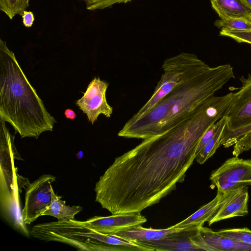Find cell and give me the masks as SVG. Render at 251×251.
Returning a JSON list of instances; mask_svg holds the SVG:
<instances>
[{
	"instance_id": "obj_1",
	"label": "cell",
	"mask_w": 251,
	"mask_h": 251,
	"mask_svg": "<svg viewBox=\"0 0 251 251\" xmlns=\"http://www.w3.org/2000/svg\"><path fill=\"white\" fill-rule=\"evenodd\" d=\"M225 112L210 98L173 128L115 158L96 183V201L112 214L141 212L158 203L184 180L202 135Z\"/></svg>"
},
{
	"instance_id": "obj_2",
	"label": "cell",
	"mask_w": 251,
	"mask_h": 251,
	"mask_svg": "<svg viewBox=\"0 0 251 251\" xmlns=\"http://www.w3.org/2000/svg\"><path fill=\"white\" fill-rule=\"evenodd\" d=\"M234 77L230 64L211 68L202 61L151 110L139 116L133 115L118 135L144 140L162 134L187 119Z\"/></svg>"
},
{
	"instance_id": "obj_3",
	"label": "cell",
	"mask_w": 251,
	"mask_h": 251,
	"mask_svg": "<svg viewBox=\"0 0 251 251\" xmlns=\"http://www.w3.org/2000/svg\"><path fill=\"white\" fill-rule=\"evenodd\" d=\"M0 119L9 123L21 138L37 139L52 131L56 121L46 109L18 63L0 39Z\"/></svg>"
},
{
	"instance_id": "obj_4",
	"label": "cell",
	"mask_w": 251,
	"mask_h": 251,
	"mask_svg": "<svg viewBox=\"0 0 251 251\" xmlns=\"http://www.w3.org/2000/svg\"><path fill=\"white\" fill-rule=\"evenodd\" d=\"M30 233L41 240L59 242L82 251H133L128 247L114 246L115 238L113 234L97 232L75 219L39 224L33 226Z\"/></svg>"
},
{
	"instance_id": "obj_5",
	"label": "cell",
	"mask_w": 251,
	"mask_h": 251,
	"mask_svg": "<svg viewBox=\"0 0 251 251\" xmlns=\"http://www.w3.org/2000/svg\"><path fill=\"white\" fill-rule=\"evenodd\" d=\"M0 123L1 211L13 227L29 236L22 219L19 193L21 189L17 184L19 176L14 163V159L20 156L14 144V136L9 132L5 122L0 119Z\"/></svg>"
},
{
	"instance_id": "obj_6",
	"label": "cell",
	"mask_w": 251,
	"mask_h": 251,
	"mask_svg": "<svg viewBox=\"0 0 251 251\" xmlns=\"http://www.w3.org/2000/svg\"><path fill=\"white\" fill-rule=\"evenodd\" d=\"M242 86L232 93L225 111L226 123L223 131L220 145L225 148L233 146L243 132L251 126V75L240 77Z\"/></svg>"
},
{
	"instance_id": "obj_7",
	"label": "cell",
	"mask_w": 251,
	"mask_h": 251,
	"mask_svg": "<svg viewBox=\"0 0 251 251\" xmlns=\"http://www.w3.org/2000/svg\"><path fill=\"white\" fill-rule=\"evenodd\" d=\"M201 61L196 55L184 52L166 59L162 65L164 73L153 94L134 116H141L151 110Z\"/></svg>"
},
{
	"instance_id": "obj_8",
	"label": "cell",
	"mask_w": 251,
	"mask_h": 251,
	"mask_svg": "<svg viewBox=\"0 0 251 251\" xmlns=\"http://www.w3.org/2000/svg\"><path fill=\"white\" fill-rule=\"evenodd\" d=\"M56 177L45 174L27 185L25 194V205L22 217L25 225H30L43 216L52 200V183Z\"/></svg>"
},
{
	"instance_id": "obj_9",
	"label": "cell",
	"mask_w": 251,
	"mask_h": 251,
	"mask_svg": "<svg viewBox=\"0 0 251 251\" xmlns=\"http://www.w3.org/2000/svg\"><path fill=\"white\" fill-rule=\"evenodd\" d=\"M234 156L226 160L210 176L217 191L225 194L244 185L251 180V159Z\"/></svg>"
},
{
	"instance_id": "obj_10",
	"label": "cell",
	"mask_w": 251,
	"mask_h": 251,
	"mask_svg": "<svg viewBox=\"0 0 251 251\" xmlns=\"http://www.w3.org/2000/svg\"><path fill=\"white\" fill-rule=\"evenodd\" d=\"M108 83L95 77L89 83L82 97L75 101L76 105L86 114L89 122L92 125L100 114L110 117L113 108L107 102L106 92Z\"/></svg>"
},
{
	"instance_id": "obj_11",
	"label": "cell",
	"mask_w": 251,
	"mask_h": 251,
	"mask_svg": "<svg viewBox=\"0 0 251 251\" xmlns=\"http://www.w3.org/2000/svg\"><path fill=\"white\" fill-rule=\"evenodd\" d=\"M199 227L188 226L173 236L155 241L139 242L152 248L155 251H213L202 237Z\"/></svg>"
},
{
	"instance_id": "obj_12",
	"label": "cell",
	"mask_w": 251,
	"mask_h": 251,
	"mask_svg": "<svg viewBox=\"0 0 251 251\" xmlns=\"http://www.w3.org/2000/svg\"><path fill=\"white\" fill-rule=\"evenodd\" d=\"M147 219L141 212L112 214L107 217H91L85 221H81L85 226L104 234H114L120 231L142 226Z\"/></svg>"
},
{
	"instance_id": "obj_13",
	"label": "cell",
	"mask_w": 251,
	"mask_h": 251,
	"mask_svg": "<svg viewBox=\"0 0 251 251\" xmlns=\"http://www.w3.org/2000/svg\"><path fill=\"white\" fill-rule=\"evenodd\" d=\"M248 185H244L225 193L216 212L208 221L209 226L214 223L248 214Z\"/></svg>"
},
{
	"instance_id": "obj_14",
	"label": "cell",
	"mask_w": 251,
	"mask_h": 251,
	"mask_svg": "<svg viewBox=\"0 0 251 251\" xmlns=\"http://www.w3.org/2000/svg\"><path fill=\"white\" fill-rule=\"evenodd\" d=\"M187 227H176L172 226L167 228L158 229L146 228L142 226H138L114 234L136 242H149L174 236L185 230Z\"/></svg>"
},
{
	"instance_id": "obj_15",
	"label": "cell",
	"mask_w": 251,
	"mask_h": 251,
	"mask_svg": "<svg viewBox=\"0 0 251 251\" xmlns=\"http://www.w3.org/2000/svg\"><path fill=\"white\" fill-rule=\"evenodd\" d=\"M199 231L213 251H251V246L235 241L218 231L201 226Z\"/></svg>"
},
{
	"instance_id": "obj_16",
	"label": "cell",
	"mask_w": 251,
	"mask_h": 251,
	"mask_svg": "<svg viewBox=\"0 0 251 251\" xmlns=\"http://www.w3.org/2000/svg\"><path fill=\"white\" fill-rule=\"evenodd\" d=\"M220 19H241L251 22V8L244 0H210Z\"/></svg>"
},
{
	"instance_id": "obj_17",
	"label": "cell",
	"mask_w": 251,
	"mask_h": 251,
	"mask_svg": "<svg viewBox=\"0 0 251 251\" xmlns=\"http://www.w3.org/2000/svg\"><path fill=\"white\" fill-rule=\"evenodd\" d=\"M225 194L218 192L216 196L209 202L202 206L190 216L173 226L176 227L190 226H201L208 222L216 212Z\"/></svg>"
},
{
	"instance_id": "obj_18",
	"label": "cell",
	"mask_w": 251,
	"mask_h": 251,
	"mask_svg": "<svg viewBox=\"0 0 251 251\" xmlns=\"http://www.w3.org/2000/svg\"><path fill=\"white\" fill-rule=\"evenodd\" d=\"M61 198V197L57 196L52 190L51 203L43 216H50L57 218L58 221H66L74 220L75 215L83 209L80 206L66 205V201Z\"/></svg>"
},
{
	"instance_id": "obj_19",
	"label": "cell",
	"mask_w": 251,
	"mask_h": 251,
	"mask_svg": "<svg viewBox=\"0 0 251 251\" xmlns=\"http://www.w3.org/2000/svg\"><path fill=\"white\" fill-rule=\"evenodd\" d=\"M226 123V118L221 125L214 136L196 156L195 159L199 164H203L215 153L217 149L220 146V141Z\"/></svg>"
},
{
	"instance_id": "obj_20",
	"label": "cell",
	"mask_w": 251,
	"mask_h": 251,
	"mask_svg": "<svg viewBox=\"0 0 251 251\" xmlns=\"http://www.w3.org/2000/svg\"><path fill=\"white\" fill-rule=\"evenodd\" d=\"M29 0H0V10L10 19L21 15L29 7Z\"/></svg>"
},
{
	"instance_id": "obj_21",
	"label": "cell",
	"mask_w": 251,
	"mask_h": 251,
	"mask_svg": "<svg viewBox=\"0 0 251 251\" xmlns=\"http://www.w3.org/2000/svg\"><path fill=\"white\" fill-rule=\"evenodd\" d=\"M214 25L221 29L251 30V22L241 19H220L216 21Z\"/></svg>"
},
{
	"instance_id": "obj_22",
	"label": "cell",
	"mask_w": 251,
	"mask_h": 251,
	"mask_svg": "<svg viewBox=\"0 0 251 251\" xmlns=\"http://www.w3.org/2000/svg\"><path fill=\"white\" fill-rule=\"evenodd\" d=\"M217 231L235 241L251 246V230L247 227L223 229Z\"/></svg>"
},
{
	"instance_id": "obj_23",
	"label": "cell",
	"mask_w": 251,
	"mask_h": 251,
	"mask_svg": "<svg viewBox=\"0 0 251 251\" xmlns=\"http://www.w3.org/2000/svg\"><path fill=\"white\" fill-rule=\"evenodd\" d=\"M226 116H223L215 123L213 124L202 135L195 151V157L198 155L200 152L202 150L204 146L211 139L216 133L219 127L222 123L226 119Z\"/></svg>"
},
{
	"instance_id": "obj_24",
	"label": "cell",
	"mask_w": 251,
	"mask_h": 251,
	"mask_svg": "<svg viewBox=\"0 0 251 251\" xmlns=\"http://www.w3.org/2000/svg\"><path fill=\"white\" fill-rule=\"evenodd\" d=\"M220 35L230 37L239 43L251 44V30L221 29Z\"/></svg>"
},
{
	"instance_id": "obj_25",
	"label": "cell",
	"mask_w": 251,
	"mask_h": 251,
	"mask_svg": "<svg viewBox=\"0 0 251 251\" xmlns=\"http://www.w3.org/2000/svg\"><path fill=\"white\" fill-rule=\"evenodd\" d=\"M83 1L87 10L94 11L102 9L116 3H126L131 0H79Z\"/></svg>"
},
{
	"instance_id": "obj_26",
	"label": "cell",
	"mask_w": 251,
	"mask_h": 251,
	"mask_svg": "<svg viewBox=\"0 0 251 251\" xmlns=\"http://www.w3.org/2000/svg\"><path fill=\"white\" fill-rule=\"evenodd\" d=\"M23 24L26 27H31L35 20L34 14L32 12L25 10L21 15Z\"/></svg>"
},
{
	"instance_id": "obj_27",
	"label": "cell",
	"mask_w": 251,
	"mask_h": 251,
	"mask_svg": "<svg viewBox=\"0 0 251 251\" xmlns=\"http://www.w3.org/2000/svg\"><path fill=\"white\" fill-rule=\"evenodd\" d=\"M64 115L66 118L71 120L75 119L76 116L75 112L73 110L70 108L65 110L64 112Z\"/></svg>"
},
{
	"instance_id": "obj_28",
	"label": "cell",
	"mask_w": 251,
	"mask_h": 251,
	"mask_svg": "<svg viewBox=\"0 0 251 251\" xmlns=\"http://www.w3.org/2000/svg\"><path fill=\"white\" fill-rule=\"evenodd\" d=\"M251 8V0H244Z\"/></svg>"
},
{
	"instance_id": "obj_29",
	"label": "cell",
	"mask_w": 251,
	"mask_h": 251,
	"mask_svg": "<svg viewBox=\"0 0 251 251\" xmlns=\"http://www.w3.org/2000/svg\"><path fill=\"white\" fill-rule=\"evenodd\" d=\"M245 184L247 185H251V182L247 181L245 182Z\"/></svg>"
},
{
	"instance_id": "obj_30",
	"label": "cell",
	"mask_w": 251,
	"mask_h": 251,
	"mask_svg": "<svg viewBox=\"0 0 251 251\" xmlns=\"http://www.w3.org/2000/svg\"><path fill=\"white\" fill-rule=\"evenodd\" d=\"M249 181V182H251V180H250V181Z\"/></svg>"
}]
</instances>
